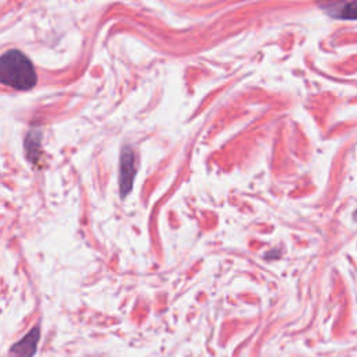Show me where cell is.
I'll use <instances>...</instances> for the list:
<instances>
[{
  "instance_id": "3957f363",
  "label": "cell",
  "mask_w": 357,
  "mask_h": 357,
  "mask_svg": "<svg viewBox=\"0 0 357 357\" xmlns=\"http://www.w3.org/2000/svg\"><path fill=\"white\" fill-rule=\"evenodd\" d=\"M40 339V328H32L21 340L11 346L7 357H33Z\"/></svg>"
},
{
  "instance_id": "6da1fadb",
  "label": "cell",
  "mask_w": 357,
  "mask_h": 357,
  "mask_svg": "<svg viewBox=\"0 0 357 357\" xmlns=\"http://www.w3.org/2000/svg\"><path fill=\"white\" fill-rule=\"evenodd\" d=\"M0 81L14 89H31L36 73L29 59L17 49L7 50L0 59Z\"/></svg>"
},
{
  "instance_id": "277c9868",
  "label": "cell",
  "mask_w": 357,
  "mask_h": 357,
  "mask_svg": "<svg viewBox=\"0 0 357 357\" xmlns=\"http://www.w3.org/2000/svg\"><path fill=\"white\" fill-rule=\"evenodd\" d=\"M339 11L336 13L342 18H357V0H353L350 3H344L342 7L336 6Z\"/></svg>"
},
{
  "instance_id": "7a4b0ae2",
  "label": "cell",
  "mask_w": 357,
  "mask_h": 357,
  "mask_svg": "<svg viewBox=\"0 0 357 357\" xmlns=\"http://www.w3.org/2000/svg\"><path fill=\"white\" fill-rule=\"evenodd\" d=\"M135 177V155L130 146H126L120 158V194L126 197L132 187Z\"/></svg>"
},
{
  "instance_id": "5b68a950",
  "label": "cell",
  "mask_w": 357,
  "mask_h": 357,
  "mask_svg": "<svg viewBox=\"0 0 357 357\" xmlns=\"http://www.w3.org/2000/svg\"><path fill=\"white\" fill-rule=\"evenodd\" d=\"M354 218H356V219H357V212H356V213H354Z\"/></svg>"
}]
</instances>
